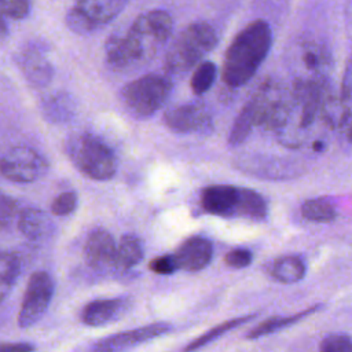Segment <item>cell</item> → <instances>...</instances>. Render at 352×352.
Segmentation results:
<instances>
[{
  "label": "cell",
  "mask_w": 352,
  "mask_h": 352,
  "mask_svg": "<svg viewBox=\"0 0 352 352\" xmlns=\"http://www.w3.org/2000/svg\"><path fill=\"white\" fill-rule=\"evenodd\" d=\"M217 77V66L210 60H204L195 66V70L190 78L191 91L195 95L208 92Z\"/></svg>",
  "instance_id": "26"
},
{
  "label": "cell",
  "mask_w": 352,
  "mask_h": 352,
  "mask_svg": "<svg viewBox=\"0 0 352 352\" xmlns=\"http://www.w3.org/2000/svg\"><path fill=\"white\" fill-rule=\"evenodd\" d=\"M322 352H352V341L346 334H330L320 342Z\"/></svg>",
  "instance_id": "29"
},
{
  "label": "cell",
  "mask_w": 352,
  "mask_h": 352,
  "mask_svg": "<svg viewBox=\"0 0 352 352\" xmlns=\"http://www.w3.org/2000/svg\"><path fill=\"white\" fill-rule=\"evenodd\" d=\"M172 92V82L161 74H144L128 82L121 91L124 106L139 118L158 111Z\"/></svg>",
  "instance_id": "6"
},
{
  "label": "cell",
  "mask_w": 352,
  "mask_h": 352,
  "mask_svg": "<svg viewBox=\"0 0 352 352\" xmlns=\"http://www.w3.org/2000/svg\"><path fill=\"white\" fill-rule=\"evenodd\" d=\"M252 260H253V253L249 249H243V248L232 249V250L227 252L224 256V263L228 267L236 268V270L249 267Z\"/></svg>",
  "instance_id": "31"
},
{
  "label": "cell",
  "mask_w": 352,
  "mask_h": 352,
  "mask_svg": "<svg viewBox=\"0 0 352 352\" xmlns=\"http://www.w3.org/2000/svg\"><path fill=\"white\" fill-rule=\"evenodd\" d=\"M26 78L34 85H45L52 77V67L47 58L37 50H28L21 58Z\"/></svg>",
  "instance_id": "18"
},
{
  "label": "cell",
  "mask_w": 352,
  "mask_h": 352,
  "mask_svg": "<svg viewBox=\"0 0 352 352\" xmlns=\"http://www.w3.org/2000/svg\"><path fill=\"white\" fill-rule=\"evenodd\" d=\"M126 3L128 0H77L66 15V25L77 34L91 33L111 22Z\"/></svg>",
  "instance_id": "7"
},
{
  "label": "cell",
  "mask_w": 352,
  "mask_h": 352,
  "mask_svg": "<svg viewBox=\"0 0 352 352\" xmlns=\"http://www.w3.org/2000/svg\"><path fill=\"white\" fill-rule=\"evenodd\" d=\"M48 170V161L34 148L15 146L0 158V173L14 183H33Z\"/></svg>",
  "instance_id": "8"
},
{
  "label": "cell",
  "mask_w": 352,
  "mask_h": 352,
  "mask_svg": "<svg viewBox=\"0 0 352 352\" xmlns=\"http://www.w3.org/2000/svg\"><path fill=\"white\" fill-rule=\"evenodd\" d=\"M257 117H258V95H254L242 107V110L239 111L238 117L234 121V125L231 126V131L228 135L230 146L236 147L245 142L252 128L257 125Z\"/></svg>",
  "instance_id": "16"
},
{
  "label": "cell",
  "mask_w": 352,
  "mask_h": 352,
  "mask_svg": "<svg viewBox=\"0 0 352 352\" xmlns=\"http://www.w3.org/2000/svg\"><path fill=\"white\" fill-rule=\"evenodd\" d=\"M341 102L345 107H351V62H346L342 84H341Z\"/></svg>",
  "instance_id": "34"
},
{
  "label": "cell",
  "mask_w": 352,
  "mask_h": 352,
  "mask_svg": "<svg viewBox=\"0 0 352 352\" xmlns=\"http://www.w3.org/2000/svg\"><path fill=\"white\" fill-rule=\"evenodd\" d=\"M173 21L164 10L140 14L124 33L111 34L104 44L107 65L114 70L131 69L151 59L168 41Z\"/></svg>",
  "instance_id": "1"
},
{
  "label": "cell",
  "mask_w": 352,
  "mask_h": 352,
  "mask_svg": "<svg viewBox=\"0 0 352 352\" xmlns=\"http://www.w3.org/2000/svg\"><path fill=\"white\" fill-rule=\"evenodd\" d=\"M300 59L302 62V65L312 73L320 74L323 69L327 67L329 65V52L327 50L312 40H305L302 43H300Z\"/></svg>",
  "instance_id": "24"
},
{
  "label": "cell",
  "mask_w": 352,
  "mask_h": 352,
  "mask_svg": "<svg viewBox=\"0 0 352 352\" xmlns=\"http://www.w3.org/2000/svg\"><path fill=\"white\" fill-rule=\"evenodd\" d=\"M213 257L212 242L204 236H190L173 253L177 270L198 272L206 268Z\"/></svg>",
  "instance_id": "12"
},
{
  "label": "cell",
  "mask_w": 352,
  "mask_h": 352,
  "mask_svg": "<svg viewBox=\"0 0 352 352\" xmlns=\"http://www.w3.org/2000/svg\"><path fill=\"white\" fill-rule=\"evenodd\" d=\"M271 275L279 283L292 285L305 276V264L298 256H282L274 261Z\"/></svg>",
  "instance_id": "20"
},
{
  "label": "cell",
  "mask_w": 352,
  "mask_h": 352,
  "mask_svg": "<svg viewBox=\"0 0 352 352\" xmlns=\"http://www.w3.org/2000/svg\"><path fill=\"white\" fill-rule=\"evenodd\" d=\"M148 268L150 271L158 275H172L173 272L177 271V265L173 258V254H164L153 258L148 263Z\"/></svg>",
  "instance_id": "32"
},
{
  "label": "cell",
  "mask_w": 352,
  "mask_h": 352,
  "mask_svg": "<svg viewBox=\"0 0 352 352\" xmlns=\"http://www.w3.org/2000/svg\"><path fill=\"white\" fill-rule=\"evenodd\" d=\"M131 307L128 298H98L81 311V322L89 327H102L118 320Z\"/></svg>",
  "instance_id": "13"
},
{
  "label": "cell",
  "mask_w": 352,
  "mask_h": 352,
  "mask_svg": "<svg viewBox=\"0 0 352 352\" xmlns=\"http://www.w3.org/2000/svg\"><path fill=\"white\" fill-rule=\"evenodd\" d=\"M164 122L173 132L190 133L209 128L210 116L201 103H187L166 110Z\"/></svg>",
  "instance_id": "11"
},
{
  "label": "cell",
  "mask_w": 352,
  "mask_h": 352,
  "mask_svg": "<svg viewBox=\"0 0 352 352\" xmlns=\"http://www.w3.org/2000/svg\"><path fill=\"white\" fill-rule=\"evenodd\" d=\"M296 94L297 99L301 100L300 126L307 128L314 122L320 107L322 85L316 80L298 81L296 85Z\"/></svg>",
  "instance_id": "15"
},
{
  "label": "cell",
  "mask_w": 352,
  "mask_h": 352,
  "mask_svg": "<svg viewBox=\"0 0 352 352\" xmlns=\"http://www.w3.org/2000/svg\"><path fill=\"white\" fill-rule=\"evenodd\" d=\"M66 153L73 165L89 179L110 180L117 172V158L111 148L89 132L70 136L66 142Z\"/></svg>",
  "instance_id": "5"
},
{
  "label": "cell",
  "mask_w": 352,
  "mask_h": 352,
  "mask_svg": "<svg viewBox=\"0 0 352 352\" xmlns=\"http://www.w3.org/2000/svg\"><path fill=\"white\" fill-rule=\"evenodd\" d=\"M217 44V33L208 22H194L184 28L169 45L164 66L170 74L191 70Z\"/></svg>",
  "instance_id": "4"
},
{
  "label": "cell",
  "mask_w": 352,
  "mask_h": 352,
  "mask_svg": "<svg viewBox=\"0 0 352 352\" xmlns=\"http://www.w3.org/2000/svg\"><path fill=\"white\" fill-rule=\"evenodd\" d=\"M54 289V280L48 272L36 271L30 275L18 314L19 327H32L43 318L52 300Z\"/></svg>",
  "instance_id": "9"
},
{
  "label": "cell",
  "mask_w": 352,
  "mask_h": 352,
  "mask_svg": "<svg viewBox=\"0 0 352 352\" xmlns=\"http://www.w3.org/2000/svg\"><path fill=\"white\" fill-rule=\"evenodd\" d=\"M256 316H257L256 314H250V315H245V316L228 319V320H226V322H223V323H220V324H217V326L209 329L206 333H204V334L199 336L198 338L192 340L190 344H187V345L183 348V351L191 352V351L201 349V348L209 345L210 342H213L216 338H219V337L224 336L226 333H228V331H231V330H234V329L242 326L243 323L249 322L250 319H254Z\"/></svg>",
  "instance_id": "22"
},
{
  "label": "cell",
  "mask_w": 352,
  "mask_h": 352,
  "mask_svg": "<svg viewBox=\"0 0 352 352\" xmlns=\"http://www.w3.org/2000/svg\"><path fill=\"white\" fill-rule=\"evenodd\" d=\"M44 110L50 120H65L72 113V104L66 96L56 95L47 100Z\"/></svg>",
  "instance_id": "27"
},
{
  "label": "cell",
  "mask_w": 352,
  "mask_h": 352,
  "mask_svg": "<svg viewBox=\"0 0 352 352\" xmlns=\"http://www.w3.org/2000/svg\"><path fill=\"white\" fill-rule=\"evenodd\" d=\"M16 214V202L0 192V231L7 228Z\"/></svg>",
  "instance_id": "33"
},
{
  "label": "cell",
  "mask_w": 352,
  "mask_h": 352,
  "mask_svg": "<svg viewBox=\"0 0 352 352\" xmlns=\"http://www.w3.org/2000/svg\"><path fill=\"white\" fill-rule=\"evenodd\" d=\"M144 252L140 239L132 234L121 236L118 245H116V267L122 270L132 268L143 260Z\"/></svg>",
  "instance_id": "21"
},
{
  "label": "cell",
  "mask_w": 352,
  "mask_h": 352,
  "mask_svg": "<svg viewBox=\"0 0 352 352\" xmlns=\"http://www.w3.org/2000/svg\"><path fill=\"white\" fill-rule=\"evenodd\" d=\"M322 308L320 304H316V305H312V307H308L305 308L304 311L301 312H297L294 315H289V316H274V318H270V319H265L263 322H260L257 326H254L248 334H246V338L249 340H257L260 337H264V336H268V334H272V333H276L282 329H286L289 326H293L296 324L297 322L305 319L307 316L315 314L316 311H319Z\"/></svg>",
  "instance_id": "17"
},
{
  "label": "cell",
  "mask_w": 352,
  "mask_h": 352,
  "mask_svg": "<svg viewBox=\"0 0 352 352\" xmlns=\"http://www.w3.org/2000/svg\"><path fill=\"white\" fill-rule=\"evenodd\" d=\"M50 227L48 216L37 208H26L18 216V228L28 239L37 241L44 238L48 235Z\"/></svg>",
  "instance_id": "19"
},
{
  "label": "cell",
  "mask_w": 352,
  "mask_h": 352,
  "mask_svg": "<svg viewBox=\"0 0 352 352\" xmlns=\"http://www.w3.org/2000/svg\"><path fill=\"white\" fill-rule=\"evenodd\" d=\"M21 271V261L15 253L0 250V302L14 287Z\"/></svg>",
  "instance_id": "23"
},
{
  "label": "cell",
  "mask_w": 352,
  "mask_h": 352,
  "mask_svg": "<svg viewBox=\"0 0 352 352\" xmlns=\"http://www.w3.org/2000/svg\"><path fill=\"white\" fill-rule=\"evenodd\" d=\"M7 33H8L7 25L4 22V19H3V14L0 12V41H3L7 37Z\"/></svg>",
  "instance_id": "36"
},
{
  "label": "cell",
  "mask_w": 352,
  "mask_h": 352,
  "mask_svg": "<svg viewBox=\"0 0 352 352\" xmlns=\"http://www.w3.org/2000/svg\"><path fill=\"white\" fill-rule=\"evenodd\" d=\"M84 257L89 267L104 270L116 265V242L104 228L94 230L85 242Z\"/></svg>",
  "instance_id": "14"
},
{
  "label": "cell",
  "mask_w": 352,
  "mask_h": 352,
  "mask_svg": "<svg viewBox=\"0 0 352 352\" xmlns=\"http://www.w3.org/2000/svg\"><path fill=\"white\" fill-rule=\"evenodd\" d=\"M172 330V326L168 323H151L147 326H142L129 331L117 333L109 337H104L96 341L91 349L100 352H114V351H125L142 345L150 340L158 338Z\"/></svg>",
  "instance_id": "10"
},
{
  "label": "cell",
  "mask_w": 352,
  "mask_h": 352,
  "mask_svg": "<svg viewBox=\"0 0 352 352\" xmlns=\"http://www.w3.org/2000/svg\"><path fill=\"white\" fill-rule=\"evenodd\" d=\"M314 150L315 151H322L323 150V142H315L314 143Z\"/></svg>",
  "instance_id": "37"
},
{
  "label": "cell",
  "mask_w": 352,
  "mask_h": 352,
  "mask_svg": "<svg viewBox=\"0 0 352 352\" xmlns=\"http://www.w3.org/2000/svg\"><path fill=\"white\" fill-rule=\"evenodd\" d=\"M300 210L304 219L315 223H329L337 217V210L327 198L307 199Z\"/></svg>",
  "instance_id": "25"
},
{
  "label": "cell",
  "mask_w": 352,
  "mask_h": 352,
  "mask_svg": "<svg viewBox=\"0 0 352 352\" xmlns=\"http://www.w3.org/2000/svg\"><path fill=\"white\" fill-rule=\"evenodd\" d=\"M77 194L74 191H63L51 202V212L55 216H67L77 208Z\"/></svg>",
  "instance_id": "28"
},
{
  "label": "cell",
  "mask_w": 352,
  "mask_h": 352,
  "mask_svg": "<svg viewBox=\"0 0 352 352\" xmlns=\"http://www.w3.org/2000/svg\"><path fill=\"white\" fill-rule=\"evenodd\" d=\"M272 45V30L267 21L254 19L248 23L228 45L221 77L223 81L236 88L245 85L258 70Z\"/></svg>",
  "instance_id": "2"
},
{
  "label": "cell",
  "mask_w": 352,
  "mask_h": 352,
  "mask_svg": "<svg viewBox=\"0 0 352 352\" xmlns=\"http://www.w3.org/2000/svg\"><path fill=\"white\" fill-rule=\"evenodd\" d=\"M34 346L32 344L28 342H3L0 344V352H8V351H14V352H26V351H33Z\"/></svg>",
  "instance_id": "35"
},
{
  "label": "cell",
  "mask_w": 352,
  "mask_h": 352,
  "mask_svg": "<svg viewBox=\"0 0 352 352\" xmlns=\"http://www.w3.org/2000/svg\"><path fill=\"white\" fill-rule=\"evenodd\" d=\"M199 204L204 212L224 219H246L263 221L268 206L261 194L245 187L212 184L201 191Z\"/></svg>",
  "instance_id": "3"
},
{
  "label": "cell",
  "mask_w": 352,
  "mask_h": 352,
  "mask_svg": "<svg viewBox=\"0 0 352 352\" xmlns=\"http://www.w3.org/2000/svg\"><path fill=\"white\" fill-rule=\"evenodd\" d=\"M30 11V0H0V12L14 19L25 18Z\"/></svg>",
  "instance_id": "30"
}]
</instances>
